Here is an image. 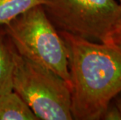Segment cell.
Returning a JSON list of instances; mask_svg holds the SVG:
<instances>
[{
    "instance_id": "cell-1",
    "label": "cell",
    "mask_w": 121,
    "mask_h": 120,
    "mask_svg": "<svg viewBox=\"0 0 121 120\" xmlns=\"http://www.w3.org/2000/svg\"><path fill=\"white\" fill-rule=\"evenodd\" d=\"M65 43L73 119L99 120L121 92V48L59 31Z\"/></svg>"
},
{
    "instance_id": "cell-2",
    "label": "cell",
    "mask_w": 121,
    "mask_h": 120,
    "mask_svg": "<svg viewBox=\"0 0 121 120\" xmlns=\"http://www.w3.org/2000/svg\"><path fill=\"white\" fill-rule=\"evenodd\" d=\"M13 87L38 119L71 120V87L60 76L12 49Z\"/></svg>"
},
{
    "instance_id": "cell-3",
    "label": "cell",
    "mask_w": 121,
    "mask_h": 120,
    "mask_svg": "<svg viewBox=\"0 0 121 120\" xmlns=\"http://www.w3.org/2000/svg\"><path fill=\"white\" fill-rule=\"evenodd\" d=\"M6 25V32L21 55L50 69L71 87L66 48L43 5L30 9Z\"/></svg>"
},
{
    "instance_id": "cell-4",
    "label": "cell",
    "mask_w": 121,
    "mask_h": 120,
    "mask_svg": "<svg viewBox=\"0 0 121 120\" xmlns=\"http://www.w3.org/2000/svg\"><path fill=\"white\" fill-rule=\"evenodd\" d=\"M43 6L60 30L89 41L108 43L121 20L116 0H45Z\"/></svg>"
},
{
    "instance_id": "cell-5",
    "label": "cell",
    "mask_w": 121,
    "mask_h": 120,
    "mask_svg": "<svg viewBox=\"0 0 121 120\" xmlns=\"http://www.w3.org/2000/svg\"><path fill=\"white\" fill-rule=\"evenodd\" d=\"M0 120H38L29 105L14 91L0 96Z\"/></svg>"
},
{
    "instance_id": "cell-6",
    "label": "cell",
    "mask_w": 121,
    "mask_h": 120,
    "mask_svg": "<svg viewBox=\"0 0 121 120\" xmlns=\"http://www.w3.org/2000/svg\"><path fill=\"white\" fill-rule=\"evenodd\" d=\"M13 60L12 48L4 42L0 34V96L13 91Z\"/></svg>"
},
{
    "instance_id": "cell-7",
    "label": "cell",
    "mask_w": 121,
    "mask_h": 120,
    "mask_svg": "<svg viewBox=\"0 0 121 120\" xmlns=\"http://www.w3.org/2000/svg\"><path fill=\"white\" fill-rule=\"evenodd\" d=\"M45 0H0V24H6Z\"/></svg>"
},
{
    "instance_id": "cell-8",
    "label": "cell",
    "mask_w": 121,
    "mask_h": 120,
    "mask_svg": "<svg viewBox=\"0 0 121 120\" xmlns=\"http://www.w3.org/2000/svg\"><path fill=\"white\" fill-rule=\"evenodd\" d=\"M101 119L105 120H121V112L114 101H111L108 104Z\"/></svg>"
},
{
    "instance_id": "cell-9",
    "label": "cell",
    "mask_w": 121,
    "mask_h": 120,
    "mask_svg": "<svg viewBox=\"0 0 121 120\" xmlns=\"http://www.w3.org/2000/svg\"><path fill=\"white\" fill-rule=\"evenodd\" d=\"M108 43H112L121 48V20L111 33Z\"/></svg>"
},
{
    "instance_id": "cell-10",
    "label": "cell",
    "mask_w": 121,
    "mask_h": 120,
    "mask_svg": "<svg viewBox=\"0 0 121 120\" xmlns=\"http://www.w3.org/2000/svg\"><path fill=\"white\" fill-rule=\"evenodd\" d=\"M114 102L121 112V92L120 94H118L114 98Z\"/></svg>"
},
{
    "instance_id": "cell-11",
    "label": "cell",
    "mask_w": 121,
    "mask_h": 120,
    "mask_svg": "<svg viewBox=\"0 0 121 120\" xmlns=\"http://www.w3.org/2000/svg\"><path fill=\"white\" fill-rule=\"evenodd\" d=\"M119 1H120V4L121 5V0H119Z\"/></svg>"
}]
</instances>
